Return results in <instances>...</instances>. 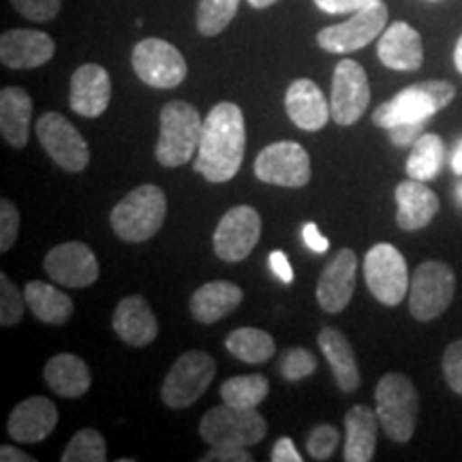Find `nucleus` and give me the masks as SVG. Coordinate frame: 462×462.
Wrapping results in <instances>:
<instances>
[{"label": "nucleus", "instance_id": "1", "mask_svg": "<svg viewBox=\"0 0 462 462\" xmlns=\"http://www.w3.org/2000/svg\"><path fill=\"white\" fill-rule=\"evenodd\" d=\"M246 146L245 114L236 103H218L201 126L193 170L208 182H227L240 171Z\"/></svg>", "mask_w": 462, "mask_h": 462}, {"label": "nucleus", "instance_id": "2", "mask_svg": "<svg viewBox=\"0 0 462 462\" xmlns=\"http://www.w3.org/2000/svg\"><path fill=\"white\" fill-rule=\"evenodd\" d=\"M456 88L446 79H429L407 86L396 92L390 101L381 103L373 112V123L381 129H390L407 123H429L437 112L454 101Z\"/></svg>", "mask_w": 462, "mask_h": 462}, {"label": "nucleus", "instance_id": "3", "mask_svg": "<svg viewBox=\"0 0 462 462\" xmlns=\"http://www.w3.org/2000/svg\"><path fill=\"white\" fill-rule=\"evenodd\" d=\"M167 198L157 184H142L116 204L109 223L120 240L146 242L163 227Z\"/></svg>", "mask_w": 462, "mask_h": 462}, {"label": "nucleus", "instance_id": "4", "mask_svg": "<svg viewBox=\"0 0 462 462\" xmlns=\"http://www.w3.org/2000/svg\"><path fill=\"white\" fill-rule=\"evenodd\" d=\"M374 402L385 435L396 443H407L413 437L420 413V396L413 381L401 373L383 374L374 390Z\"/></svg>", "mask_w": 462, "mask_h": 462}, {"label": "nucleus", "instance_id": "5", "mask_svg": "<svg viewBox=\"0 0 462 462\" xmlns=\"http://www.w3.org/2000/svg\"><path fill=\"white\" fill-rule=\"evenodd\" d=\"M199 112L187 101H170L161 109L157 161L165 167H182L193 159L201 137Z\"/></svg>", "mask_w": 462, "mask_h": 462}, {"label": "nucleus", "instance_id": "6", "mask_svg": "<svg viewBox=\"0 0 462 462\" xmlns=\"http://www.w3.org/2000/svg\"><path fill=\"white\" fill-rule=\"evenodd\" d=\"M268 432L263 415L257 409H242L221 404L210 409L199 424V435L208 446L251 448Z\"/></svg>", "mask_w": 462, "mask_h": 462}, {"label": "nucleus", "instance_id": "7", "mask_svg": "<svg viewBox=\"0 0 462 462\" xmlns=\"http://www.w3.org/2000/svg\"><path fill=\"white\" fill-rule=\"evenodd\" d=\"M215 374V360L206 351L190 349L173 362L161 385V398L170 409H187L204 396Z\"/></svg>", "mask_w": 462, "mask_h": 462}, {"label": "nucleus", "instance_id": "8", "mask_svg": "<svg viewBox=\"0 0 462 462\" xmlns=\"http://www.w3.org/2000/svg\"><path fill=\"white\" fill-rule=\"evenodd\" d=\"M454 293V270L443 262H424L411 276L409 310L418 321H432L449 309Z\"/></svg>", "mask_w": 462, "mask_h": 462}, {"label": "nucleus", "instance_id": "9", "mask_svg": "<svg viewBox=\"0 0 462 462\" xmlns=\"http://www.w3.org/2000/svg\"><path fill=\"white\" fill-rule=\"evenodd\" d=\"M364 279L368 291L385 306L401 304L411 287L407 259L396 246L381 242L364 257Z\"/></svg>", "mask_w": 462, "mask_h": 462}, {"label": "nucleus", "instance_id": "10", "mask_svg": "<svg viewBox=\"0 0 462 462\" xmlns=\"http://www.w3.org/2000/svg\"><path fill=\"white\" fill-rule=\"evenodd\" d=\"M133 71L150 88H176L187 78V60L180 50L173 48L165 39L150 37L133 48Z\"/></svg>", "mask_w": 462, "mask_h": 462}, {"label": "nucleus", "instance_id": "11", "mask_svg": "<svg viewBox=\"0 0 462 462\" xmlns=\"http://www.w3.org/2000/svg\"><path fill=\"white\" fill-rule=\"evenodd\" d=\"M388 28V7L383 3L373 5V7L356 11L343 24H334L323 28L317 34V43L321 50L330 54H351L366 48L381 32Z\"/></svg>", "mask_w": 462, "mask_h": 462}, {"label": "nucleus", "instance_id": "12", "mask_svg": "<svg viewBox=\"0 0 462 462\" xmlns=\"http://www.w3.org/2000/svg\"><path fill=\"white\" fill-rule=\"evenodd\" d=\"M37 137L51 161L65 171H84L90 161L88 143L62 114L48 112L37 120Z\"/></svg>", "mask_w": 462, "mask_h": 462}, {"label": "nucleus", "instance_id": "13", "mask_svg": "<svg viewBox=\"0 0 462 462\" xmlns=\"http://www.w3.org/2000/svg\"><path fill=\"white\" fill-rule=\"evenodd\" d=\"M371 103V84L360 62L340 60L334 69L330 109L334 123L340 126L356 125Z\"/></svg>", "mask_w": 462, "mask_h": 462}, {"label": "nucleus", "instance_id": "14", "mask_svg": "<svg viewBox=\"0 0 462 462\" xmlns=\"http://www.w3.org/2000/svg\"><path fill=\"white\" fill-rule=\"evenodd\" d=\"M255 176L262 182L276 187H306L310 180L309 152L296 142L270 143L257 154Z\"/></svg>", "mask_w": 462, "mask_h": 462}, {"label": "nucleus", "instance_id": "15", "mask_svg": "<svg viewBox=\"0 0 462 462\" xmlns=\"http://www.w3.org/2000/svg\"><path fill=\"white\" fill-rule=\"evenodd\" d=\"M259 236H262L259 212L251 206H236L217 225L212 245L223 262L236 263L251 255L253 248L257 246Z\"/></svg>", "mask_w": 462, "mask_h": 462}, {"label": "nucleus", "instance_id": "16", "mask_svg": "<svg viewBox=\"0 0 462 462\" xmlns=\"http://www.w3.org/2000/svg\"><path fill=\"white\" fill-rule=\"evenodd\" d=\"M43 268L51 281L73 289L88 287L99 279V262L84 242H65L54 246L45 255Z\"/></svg>", "mask_w": 462, "mask_h": 462}, {"label": "nucleus", "instance_id": "17", "mask_svg": "<svg viewBox=\"0 0 462 462\" xmlns=\"http://www.w3.org/2000/svg\"><path fill=\"white\" fill-rule=\"evenodd\" d=\"M357 257L351 248H340L337 257L323 268L317 282V302L326 313H340L356 291Z\"/></svg>", "mask_w": 462, "mask_h": 462}, {"label": "nucleus", "instance_id": "18", "mask_svg": "<svg viewBox=\"0 0 462 462\" xmlns=\"http://www.w3.org/2000/svg\"><path fill=\"white\" fill-rule=\"evenodd\" d=\"M56 51L54 39L48 32L15 28L0 37V60L9 69H37L51 60Z\"/></svg>", "mask_w": 462, "mask_h": 462}, {"label": "nucleus", "instance_id": "19", "mask_svg": "<svg viewBox=\"0 0 462 462\" xmlns=\"http://www.w3.org/2000/svg\"><path fill=\"white\" fill-rule=\"evenodd\" d=\"M112 101V79L101 65H82L71 78L69 103L84 118H99Z\"/></svg>", "mask_w": 462, "mask_h": 462}, {"label": "nucleus", "instance_id": "20", "mask_svg": "<svg viewBox=\"0 0 462 462\" xmlns=\"http://www.w3.org/2000/svg\"><path fill=\"white\" fill-rule=\"evenodd\" d=\"M56 424V404L45 396H32L15 404L9 415L7 430L17 443H39L51 435Z\"/></svg>", "mask_w": 462, "mask_h": 462}, {"label": "nucleus", "instance_id": "21", "mask_svg": "<svg viewBox=\"0 0 462 462\" xmlns=\"http://www.w3.org/2000/svg\"><path fill=\"white\" fill-rule=\"evenodd\" d=\"M377 54L381 65L392 71H418L424 62V45L413 26L407 22H394L381 32Z\"/></svg>", "mask_w": 462, "mask_h": 462}, {"label": "nucleus", "instance_id": "22", "mask_svg": "<svg viewBox=\"0 0 462 462\" xmlns=\"http://www.w3.org/2000/svg\"><path fill=\"white\" fill-rule=\"evenodd\" d=\"M285 107L291 123L302 131H319L332 118L330 103L323 97L321 88L306 78H300L289 86Z\"/></svg>", "mask_w": 462, "mask_h": 462}, {"label": "nucleus", "instance_id": "23", "mask_svg": "<svg viewBox=\"0 0 462 462\" xmlns=\"http://www.w3.org/2000/svg\"><path fill=\"white\" fill-rule=\"evenodd\" d=\"M112 326L116 334L131 346H148L159 334L157 317L142 296L120 300L114 310Z\"/></svg>", "mask_w": 462, "mask_h": 462}, {"label": "nucleus", "instance_id": "24", "mask_svg": "<svg viewBox=\"0 0 462 462\" xmlns=\"http://www.w3.org/2000/svg\"><path fill=\"white\" fill-rule=\"evenodd\" d=\"M396 223L404 231L426 227L439 212V198L421 180H404L396 187Z\"/></svg>", "mask_w": 462, "mask_h": 462}, {"label": "nucleus", "instance_id": "25", "mask_svg": "<svg viewBox=\"0 0 462 462\" xmlns=\"http://www.w3.org/2000/svg\"><path fill=\"white\" fill-rule=\"evenodd\" d=\"M377 411L366 404H356L345 415V460L371 462L377 448Z\"/></svg>", "mask_w": 462, "mask_h": 462}, {"label": "nucleus", "instance_id": "26", "mask_svg": "<svg viewBox=\"0 0 462 462\" xmlns=\"http://www.w3.org/2000/svg\"><path fill=\"white\" fill-rule=\"evenodd\" d=\"M245 291L229 281H212L190 296V315L199 323H215L238 309Z\"/></svg>", "mask_w": 462, "mask_h": 462}, {"label": "nucleus", "instance_id": "27", "mask_svg": "<svg viewBox=\"0 0 462 462\" xmlns=\"http://www.w3.org/2000/svg\"><path fill=\"white\" fill-rule=\"evenodd\" d=\"M32 101L26 90L9 86L0 92V133L3 140L14 148H22L28 143L31 133Z\"/></svg>", "mask_w": 462, "mask_h": 462}, {"label": "nucleus", "instance_id": "28", "mask_svg": "<svg viewBox=\"0 0 462 462\" xmlns=\"http://www.w3.org/2000/svg\"><path fill=\"white\" fill-rule=\"evenodd\" d=\"M317 340H319V349L326 356L328 364H330L338 388L346 394L360 388V368H357L356 354L351 349L349 340L345 338V334L337 328H323Z\"/></svg>", "mask_w": 462, "mask_h": 462}, {"label": "nucleus", "instance_id": "29", "mask_svg": "<svg viewBox=\"0 0 462 462\" xmlns=\"http://www.w3.org/2000/svg\"><path fill=\"white\" fill-rule=\"evenodd\" d=\"M45 381L50 390L62 398H79L90 390L92 377L82 357L71 354L54 356L45 364Z\"/></svg>", "mask_w": 462, "mask_h": 462}, {"label": "nucleus", "instance_id": "30", "mask_svg": "<svg viewBox=\"0 0 462 462\" xmlns=\"http://www.w3.org/2000/svg\"><path fill=\"white\" fill-rule=\"evenodd\" d=\"M24 296L32 315L50 326H65L75 310L73 300L48 282L31 281L24 289Z\"/></svg>", "mask_w": 462, "mask_h": 462}, {"label": "nucleus", "instance_id": "31", "mask_svg": "<svg viewBox=\"0 0 462 462\" xmlns=\"http://www.w3.org/2000/svg\"><path fill=\"white\" fill-rule=\"evenodd\" d=\"M443 161H446V143L435 133H424L413 143L411 154L407 159V173L413 180L429 182L439 176Z\"/></svg>", "mask_w": 462, "mask_h": 462}, {"label": "nucleus", "instance_id": "32", "mask_svg": "<svg viewBox=\"0 0 462 462\" xmlns=\"http://www.w3.org/2000/svg\"><path fill=\"white\" fill-rule=\"evenodd\" d=\"M225 346L231 356L246 364H263L274 356L276 345L268 332L257 328H238L225 340Z\"/></svg>", "mask_w": 462, "mask_h": 462}, {"label": "nucleus", "instance_id": "33", "mask_svg": "<svg viewBox=\"0 0 462 462\" xmlns=\"http://www.w3.org/2000/svg\"><path fill=\"white\" fill-rule=\"evenodd\" d=\"M268 392L270 383L263 374H240V377H231L221 385L223 402L242 409H255L259 402L265 401Z\"/></svg>", "mask_w": 462, "mask_h": 462}, {"label": "nucleus", "instance_id": "34", "mask_svg": "<svg viewBox=\"0 0 462 462\" xmlns=\"http://www.w3.org/2000/svg\"><path fill=\"white\" fill-rule=\"evenodd\" d=\"M240 0H199L198 31L204 37H217L238 14Z\"/></svg>", "mask_w": 462, "mask_h": 462}, {"label": "nucleus", "instance_id": "35", "mask_svg": "<svg viewBox=\"0 0 462 462\" xmlns=\"http://www.w3.org/2000/svg\"><path fill=\"white\" fill-rule=\"evenodd\" d=\"M62 462H103L107 460L106 439L99 430L84 429L75 432V437L69 441L65 454L60 456Z\"/></svg>", "mask_w": 462, "mask_h": 462}, {"label": "nucleus", "instance_id": "36", "mask_svg": "<svg viewBox=\"0 0 462 462\" xmlns=\"http://www.w3.org/2000/svg\"><path fill=\"white\" fill-rule=\"evenodd\" d=\"M26 304V296L20 293L15 282H11L5 273L0 274V326L9 328L20 323L22 317H24Z\"/></svg>", "mask_w": 462, "mask_h": 462}, {"label": "nucleus", "instance_id": "37", "mask_svg": "<svg viewBox=\"0 0 462 462\" xmlns=\"http://www.w3.org/2000/svg\"><path fill=\"white\" fill-rule=\"evenodd\" d=\"M279 368L287 381H302L317 371V360L304 346H293L281 357Z\"/></svg>", "mask_w": 462, "mask_h": 462}, {"label": "nucleus", "instance_id": "38", "mask_svg": "<svg viewBox=\"0 0 462 462\" xmlns=\"http://www.w3.org/2000/svg\"><path fill=\"white\" fill-rule=\"evenodd\" d=\"M340 432L330 424H321L310 430L309 441H306V449L313 456V460H328L338 448Z\"/></svg>", "mask_w": 462, "mask_h": 462}, {"label": "nucleus", "instance_id": "39", "mask_svg": "<svg viewBox=\"0 0 462 462\" xmlns=\"http://www.w3.org/2000/svg\"><path fill=\"white\" fill-rule=\"evenodd\" d=\"M62 0H11L17 14L31 22H50L60 11Z\"/></svg>", "mask_w": 462, "mask_h": 462}, {"label": "nucleus", "instance_id": "40", "mask_svg": "<svg viewBox=\"0 0 462 462\" xmlns=\"http://www.w3.org/2000/svg\"><path fill=\"white\" fill-rule=\"evenodd\" d=\"M17 231H20V210L14 201H0V251L7 253L15 245Z\"/></svg>", "mask_w": 462, "mask_h": 462}, {"label": "nucleus", "instance_id": "41", "mask_svg": "<svg viewBox=\"0 0 462 462\" xmlns=\"http://www.w3.org/2000/svg\"><path fill=\"white\" fill-rule=\"evenodd\" d=\"M443 374H446L449 388L462 396V340L448 345L446 354H443Z\"/></svg>", "mask_w": 462, "mask_h": 462}, {"label": "nucleus", "instance_id": "42", "mask_svg": "<svg viewBox=\"0 0 462 462\" xmlns=\"http://www.w3.org/2000/svg\"><path fill=\"white\" fill-rule=\"evenodd\" d=\"M424 126L426 123H407V125L390 126V129L385 131H388L390 140L396 148H407V146H413V143L424 135Z\"/></svg>", "mask_w": 462, "mask_h": 462}, {"label": "nucleus", "instance_id": "43", "mask_svg": "<svg viewBox=\"0 0 462 462\" xmlns=\"http://www.w3.org/2000/svg\"><path fill=\"white\" fill-rule=\"evenodd\" d=\"M201 462H253L248 448L240 446H210V452L201 456Z\"/></svg>", "mask_w": 462, "mask_h": 462}, {"label": "nucleus", "instance_id": "44", "mask_svg": "<svg viewBox=\"0 0 462 462\" xmlns=\"http://www.w3.org/2000/svg\"><path fill=\"white\" fill-rule=\"evenodd\" d=\"M383 3V0H315V5L326 14H356V11L368 9L373 5Z\"/></svg>", "mask_w": 462, "mask_h": 462}, {"label": "nucleus", "instance_id": "45", "mask_svg": "<svg viewBox=\"0 0 462 462\" xmlns=\"http://www.w3.org/2000/svg\"><path fill=\"white\" fill-rule=\"evenodd\" d=\"M302 238H304V245L309 246L313 253H317V255H323V253L330 248V240H328L326 236H321V231L315 223H306L304 225Z\"/></svg>", "mask_w": 462, "mask_h": 462}, {"label": "nucleus", "instance_id": "46", "mask_svg": "<svg viewBox=\"0 0 462 462\" xmlns=\"http://www.w3.org/2000/svg\"><path fill=\"white\" fill-rule=\"evenodd\" d=\"M268 263H270V270H273L276 279L285 282V285L293 282V268H291V263H289L285 253L273 251V253H270V257H268Z\"/></svg>", "mask_w": 462, "mask_h": 462}, {"label": "nucleus", "instance_id": "47", "mask_svg": "<svg viewBox=\"0 0 462 462\" xmlns=\"http://www.w3.org/2000/svg\"><path fill=\"white\" fill-rule=\"evenodd\" d=\"M273 460L274 462H302V456H300L296 446H293L291 439L281 437L279 441L274 443Z\"/></svg>", "mask_w": 462, "mask_h": 462}, {"label": "nucleus", "instance_id": "48", "mask_svg": "<svg viewBox=\"0 0 462 462\" xmlns=\"http://www.w3.org/2000/svg\"><path fill=\"white\" fill-rule=\"evenodd\" d=\"M0 460L3 462H34L32 456H28L22 452V449L11 448V446L0 448Z\"/></svg>", "mask_w": 462, "mask_h": 462}, {"label": "nucleus", "instance_id": "49", "mask_svg": "<svg viewBox=\"0 0 462 462\" xmlns=\"http://www.w3.org/2000/svg\"><path fill=\"white\" fill-rule=\"evenodd\" d=\"M449 165H452V171L456 176H462V137L456 142V146L452 150V157H449Z\"/></svg>", "mask_w": 462, "mask_h": 462}, {"label": "nucleus", "instance_id": "50", "mask_svg": "<svg viewBox=\"0 0 462 462\" xmlns=\"http://www.w3.org/2000/svg\"><path fill=\"white\" fill-rule=\"evenodd\" d=\"M454 62H456V69L462 73V34L458 39V43H456V50H454Z\"/></svg>", "mask_w": 462, "mask_h": 462}, {"label": "nucleus", "instance_id": "51", "mask_svg": "<svg viewBox=\"0 0 462 462\" xmlns=\"http://www.w3.org/2000/svg\"><path fill=\"white\" fill-rule=\"evenodd\" d=\"M274 3H276V0H248V5H251V7H255V9H268V7H273Z\"/></svg>", "mask_w": 462, "mask_h": 462}, {"label": "nucleus", "instance_id": "52", "mask_svg": "<svg viewBox=\"0 0 462 462\" xmlns=\"http://www.w3.org/2000/svg\"><path fill=\"white\" fill-rule=\"evenodd\" d=\"M454 198H456V204L462 208V182H458V187L454 190Z\"/></svg>", "mask_w": 462, "mask_h": 462}]
</instances>
